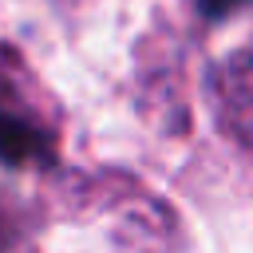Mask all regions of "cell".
Here are the masks:
<instances>
[{
    "label": "cell",
    "instance_id": "1",
    "mask_svg": "<svg viewBox=\"0 0 253 253\" xmlns=\"http://www.w3.org/2000/svg\"><path fill=\"white\" fill-rule=\"evenodd\" d=\"M51 158V134L32 115V107L0 83V162L4 166H40Z\"/></svg>",
    "mask_w": 253,
    "mask_h": 253
},
{
    "label": "cell",
    "instance_id": "2",
    "mask_svg": "<svg viewBox=\"0 0 253 253\" xmlns=\"http://www.w3.org/2000/svg\"><path fill=\"white\" fill-rule=\"evenodd\" d=\"M233 4H241V0H202V8H206L210 16H225Z\"/></svg>",
    "mask_w": 253,
    "mask_h": 253
}]
</instances>
